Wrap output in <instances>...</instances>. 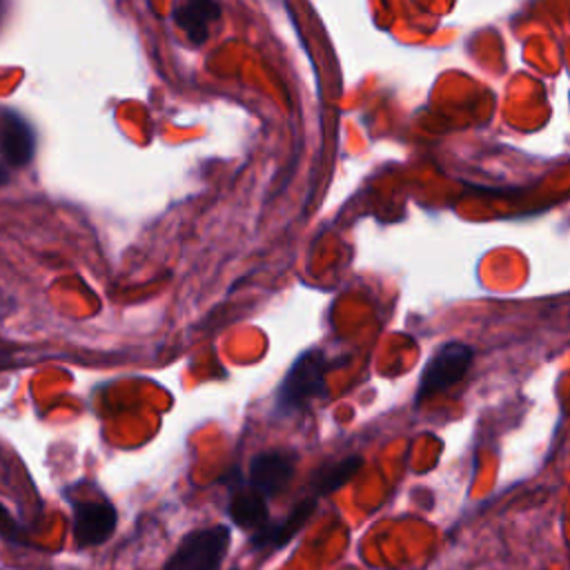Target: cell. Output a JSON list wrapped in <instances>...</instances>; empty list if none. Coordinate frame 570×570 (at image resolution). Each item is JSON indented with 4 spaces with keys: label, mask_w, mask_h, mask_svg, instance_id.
Here are the masks:
<instances>
[{
    "label": "cell",
    "mask_w": 570,
    "mask_h": 570,
    "mask_svg": "<svg viewBox=\"0 0 570 570\" xmlns=\"http://www.w3.org/2000/svg\"><path fill=\"white\" fill-rule=\"evenodd\" d=\"M330 358L323 350H305L287 370L281 385L276 387L274 410L278 416H289L305 407L309 401L327 396V372Z\"/></svg>",
    "instance_id": "obj_1"
},
{
    "label": "cell",
    "mask_w": 570,
    "mask_h": 570,
    "mask_svg": "<svg viewBox=\"0 0 570 570\" xmlns=\"http://www.w3.org/2000/svg\"><path fill=\"white\" fill-rule=\"evenodd\" d=\"M229 541L232 532L223 523L196 528L180 539L163 570H218L229 550Z\"/></svg>",
    "instance_id": "obj_2"
},
{
    "label": "cell",
    "mask_w": 570,
    "mask_h": 570,
    "mask_svg": "<svg viewBox=\"0 0 570 570\" xmlns=\"http://www.w3.org/2000/svg\"><path fill=\"white\" fill-rule=\"evenodd\" d=\"M474 361V347L463 341H448L443 343L430 361L423 365L419 387L414 394V405L421 401L456 385L472 367Z\"/></svg>",
    "instance_id": "obj_3"
},
{
    "label": "cell",
    "mask_w": 570,
    "mask_h": 570,
    "mask_svg": "<svg viewBox=\"0 0 570 570\" xmlns=\"http://www.w3.org/2000/svg\"><path fill=\"white\" fill-rule=\"evenodd\" d=\"M73 508V539L78 548H94L105 543L118 523V512L105 497L69 499Z\"/></svg>",
    "instance_id": "obj_4"
},
{
    "label": "cell",
    "mask_w": 570,
    "mask_h": 570,
    "mask_svg": "<svg viewBox=\"0 0 570 570\" xmlns=\"http://www.w3.org/2000/svg\"><path fill=\"white\" fill-rule=\"evenodd\" d=\"M296 470V454L292 450H265L252 456L247 470V485L267 501L281 494Z\"/></svg>",
    "instance_id": "obj_5"
},
{
    "label": "cell",
    "mask_w": 570,
    "mask_h": 570,
    "mask_svg": "<svg viewBox=\"0 0 570 570\" xmlns=\"http://www.w3.org/2000/svg\"><path fill=\"white\" fill-rule=\"evenodd\" d=\"M36 154V131L31 122L16 109H0V156L7 167H24Z\"/></svg>",
    "instance_id": "obj_6"
},
{
    "label": "cell",
    "mask_w": 570,
    "mask_h": 570,
    "mask_svg": "<svg viewBox=\"0 0 570 570\" xmlns=\"http://www.w3.org/2000/svg\"><path fill=\"white\" fill-rule=\"evenodd\" d=\"M314 510H316V497L301 499L283 519L269 521L265 528L256 530L249 537L252 550H278L287 546L294 539V534H298L301 528L309 521Z\"/></svg>",
    "instance_id": "obj_7"
},
{
    "label": "cell",
    "mask_w": 570,
    "mask_h": 570,
    "mask_svg": "<svg viewBox=\"0 0 570 570\" xmlns=\"http://www.w3.org/2000/svg\"><path fill=\"white\" fill-rule=\"evenodd\" d=\"M225 483H229V501H227L229 519L238 528L249 530L252 534L265 528L269 523L267 499L258 494L254 488H249L247 481H243V476H236L234 481H225Z\"/></svg>",
    "instance_id": "obj_8"
},
{
    "label": "cell",
    "mask_w": 570,
    "mask_h": 570,
    "mask_svg": "<svg viewBox=\"0 0 570 570\" xmlns=\"http://www.w3.org/2000/svg\"><path fill=\"white\" fill-rule=\"evenodd\" d=\"M223 9L214 0H185L176 2L171 7V20L176 27H180L187 36V40L198 47L209 38V29L214 22H218Z\"/></svg>",
    "instance_id": "obj_9"
},
{
    "label": "cell",
    "mask_w": 570,
    "mask_h": 570,
    "mask_svg": "<svg viewBox=\"0 0 570 570\" xmlns=\"http://www.w3.org/2000/svg\"><path fill=\"white\" fill-rule=\"evenodd\" d=\"M361 465H363V459L358 454H352V456H345V459H338L332 463H323L309 476V488H312L314 497L318 499L323 494L338 490L361 470Z\"/></svg>",
    "instance_id": "obj_10"
},
{
    "label": "cell",
    "mask_w": 570,
    "mask_h": 570,
    "mask_svg": "<svg viewBox=\"0 0 570 570\" xmlns=\"http://www.w3.org/2000/svg\"><path fill=\"white\" fill-rule=\"evenodd\" d=\"M0 534L9 541H20L22 537V528L18 525V521L11 517V512L0 503Z\"/></svg>",
    "instance_id": "obj_11"
},
{
    "label": "cell",
    "mask_w": 570,
    "mask_h": 570,
    "mask_svg": "<svg viewBox=\"0 0 570 570\" xmlns=\"http://www.w3.org/2000/svg\"><path fill=\"white\" fill-rule=\"evenodd\" d=\"M7 183H9V169H7V165L0 163V187H4Z\"/></svg>",
    "instance_id": "obj_12"
},
{
    "label": "cell",
    "mask_w": 570,
    "mask_h": 570,
    "mask_svg": "<svg viewBox=\"0 0 570 570\" xmlns=\"http://www.w3.org/2000/svg\"><path fill=\"white\" fill-rule=\"evenodd\" d=\"M0 11H2V4H0Z\"/></svg>",
    "instance_id": "obj_13"
},
{
    "label": "cell",
    "mask_w": 570,
    "mask_h": 570,
    "mask_svg": "<svg viewBox=\"0 0 570 570\" xmlns=\"http://www.w3.org/2000/svg\"><path fill=\"white\" fill-rule=\"evenodd\" d=\"M232 570H238V568H232Z\"/></svg>",
    "instance_id": "obj_14"
}]
</instances>
